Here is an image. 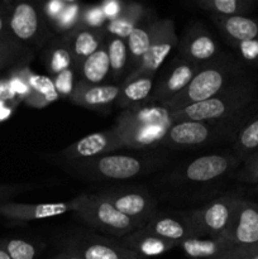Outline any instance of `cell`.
I'll list each match as a JSON object with an SVG mask.
<instances>
[{"mask_svg":"<svg viewBox=\"0 0 258 259\" xmlns=\"http://www.w3.org/2000/svg\"><path fill=\"white\" fill-rule=\"evenodd\" d=\"M177 247L192 259H215L235 245L225 235H222L217 238H189Z\"/></svg>","mask_w":258,"mask_h":259,"instance_id":"26","label":"cell"},{"mask_svg":"<svg viewBox=\"0 0 258 259\" xmlns=\"http://www.w3.org/2000/svg\"><path fill=\"white\" fill-rule=\"evenodd\" d=\"M73 171L90 179L129 180L151 168L153 159L133 154L110 153L82 161H72Z\"/></svg>","mask_w":258,"mask_h":259,"instance_id":"6","label":"cell"},{"mask_svg":"<svg viewBox=\"0 0 258 259\" xmlns=\"http://www.w3.org/2000/svg\"><path fill=\"white\" fill-rule=\"evenodd\" d=\"M75 209L73 200L68 202H53V204H19L5 202L0 205V217L15 222H30V220L48 219L60 217Z\"/></svg>","mask_w":258,"mask_h":259,"instance_id":"19","label":"cell"},{"mask_svg":"<svg viewBox=\"0 0 258 259\" xmlns=\"http://www.w3.org/2000/svg\"><path fill=\"white\" fill-rule=\"evenodd\" d=\"M234 166L235 159L232 156L207 154L194 159L175 172V177L189 182H210L224 176Z\"/></svg>","mask_w":258,"mask_h":259,"instance_id":"14","label":"cell"},{"mask_svg":"<svg viewBox=\"0 0 258 259\" xmlns=\"http://www.w3.org/2000/svg\"><path fill=\"white\" fill-rule=\"evenodd\" d=\"M52 80L60 98L70 99L71 95L73 94V91H75L76 85H77L78 82L76 68L72 67L68 68V70L62 71V72L58 73V75L53 76Z\"/></svg>","mask_w":258,"mask_h":259,"instance_id":"36","label":"cell"},{"mask_svg":"<svg viewBox=\"0 0 258 259\" xmlns=\"http://www.w3.org/2000/svg\"><path fill=\"white\" fill-rule=\"evenodd\" d=\"M211 20L220 34L230 45L258 39V20L245 15L234 17H217L211 15Z\"/></svg>","mask_w":258,"mask_h":259,"instance_id":"21","label":"cell"},{"mask_svg":"<svg viewBox=\"0 0 258 259\" xmlns=\"http://www.w3.org/2000/svg\"><path fill=\"white\" fill-rule=\"evenodd\" d=\"M120 244L136 253L138 257H156L177 247L176 243L149 234L143 229H138L131 234L124 235L123 238H120Z\"/></svg>","mask_w":258,"mask_h":259,"instance_id":"24","label":"cell"},{"mask_svg":"<svg viewBox=\"0 0 258 259\" xmlns=\"http://www.w3.org/2000/svg\"><path fill=\"white\" fill-rule=\"evenodd\" d=\"M200 9L217 17H234L252 12L253 2L249 0H199Z\"/></svg>","mask_w":258,"mask_h":259,"instance_id":"32","label":"cell"},{"mask_svg":"<svg viewBox=\"0 0 258 259\" xmlns=\"http://www.w3.org/2000/svg\"><path fill=\"white\" fill-rule=\"evenodd\" d=\"M32 57V50L13 37L9 30L0 34V70L27 65Z\"/></svg>","mask_w":258,"mask_h":259,"instance_id":"30","label":"cell"},{"mask_svg":"<svg viewBox=\"0 0 258 259\" xmlns=\"http://www.w3.org/2000/svg\"><path fill=\"white\" fill-rule=\"evenodd\" d=\"M240 67L232 58H217L202 65L191 82L175 98L163 104L169 111H177L192 104L201 103L212 98L228 86L240 81Z\"/></svg>","mask_w":258,"mask_h":259,"instance_id":"2","label":"cell"},{"mask_svg":"<svg viewBox=\"0 0 258 259\" xmlns=\"http://www.w3.org/2000/svg\"><path fill=\"white\" fill-rule=\"evenodd\" d=\"M172 124L168 109L159 104H146L121 111L113 128L125 148L146 149L161 146Z\"/></svg>","mask_w":258,"mask_h":259,"instance_id":"1","label":"cell"},{"mask_svg":"<svg viewBox=\"0 0 258 259\" xmlns=\"http://www.w3.org/2000/svg\"><path fill=\"white\" fill-rule=\"evenodd\" d=\"M235 152L238 156H252L258 149V115L253 118L247 125L239 129L235 138Z\"/></svg>","mask_w":258,"mask_h":259,"instance_id":"34","label":"cell"},{"mask_svg":"<svg viewBox=\"0 0 258 259\" xmlns=\"http://www.w3.org/2000/svg\"><path fill=\"white\" fill-rule=\"evenodd\" d=\"M247 259H258V253H255V254L250 255V257H248Z\"/></svg>","mask_w":258,"mask_h":259,"instance_id":"46","label":"cell"},{"mask_svg":"<svg viewBox=\"0 0 258 259\" xmlns=\"http://www.w3.org/2000/svg\"><path fill=\"white\" fill-rule=\"evenodd\" d=\"M62 37L67 42L71 55L75 61V66L77 67L85 58L95 53L103 46L106 33L104 29H93V28L80 25L75 30Z\"/></svg>","mask_w":258,"mask_h":259,"instance_id":"22","label":"cell"},{"mask_svg":"<svg viewBox=\"0 0 258 259\" xmlns=\"http://www.w3.org/2000/svg\"><path fill=\"white\" fill-rule=\"evenodd\" d=\"M13 4L8 2H0V34L9 30V20L12 15Z\"/></svg>","mask_w":258,"mask_h":259,"instance_id":"42","label":"cell"},{"mask_svg":"<svg viewBox=\"0 0 258 259\" xmlns=\"http://www.w3.org/2000/svg\"><path fill=\"white\" fill-rule=\"evenodd\" d=\"M179 57L196 63L206 65L220 57L219 46L204 24L199 22L192 23L186 28L184 35L177 45Z\"/></svg>","mask_w":258,"mask_h":259,"instance_id":"10","label":"cell"},{"mask_svg":"<svg viewBox=\"0 0 258 259\" xmlns=\"http://www.w3.org/2000/svg\"><path fill=\"white\" fill-rule=\"evenodd\" d=\"M100 7L103 9L104 15L106 17L108 22L114 20L121 14L125 7V2H120V0H105V2L100 3Z\"/></svg>","mask_w":258,"mask_h":259,"instance_id":"40","label":"cell"},{"mask_svg":"<svg viewBox=\"0 0 258 259\" xmlns=\"http://www.w3.org/2000/svg\"><path fill=\"white\" fill-rule=\"evenodd\" d=\"M0 248L12 259H35L38 248L23 239H7L0 242Z\"/></svg>","mask_w":258,"mask_h":259,"instance_id":"35","label":"cell"},{"mask_svg":"<svg viewBox=\"0 0 258 259\" xmlns=\"http://www.w3.org/2000/svg\"><path fill=\"white\" fill-rule=\"evenodd\" d=\"M108 23V19L104 15L100 4L83 5L82 18H81V25L93 29H104Z\"/></svg>","mask_w":258,"mask_h":259,"instance_id":"37","label":"cell"},{"mask_svg":"<svg viewBox=\"0 0 258 259\" xmlns=\"http://www.w3.org/2000/svg\"><path fill=\"white\" fill-rule=\"evenodd\" d=\"M121 148H125L124 143L114 128H111L109 131L96 132L83 137L82 139L61 151L60 154L72 162L110 154Z\"/></svg>","mask_w":258,"mask_h":259,"instance_id":"13","label":"cell"},{"mask_svg":"<svg viewBox=\"0 0 258 259\" xmlns=\"http://www.w3.org/2000/svg\"><path fill=\"white\" fill-rule=\"evenodd\" d=\"M233 47L237 50L240 57L250 65H258V39L250 42L235 43Z\"/></svg>","mask_w":258,"mask_h":259,"instance_id":"38","label":"cell"},{"mask_svg":"<svg viewBox=\"0 0 258 259\" xmlns=\"http://www.w3.org/2000/svg\"><path fill=\"white\" fill-rule=\"evenodd\" d=\"M253 86L248 81H238L219 94L201 103L172 111L174 121L223 120L242 113L252 100Z\"/></svg>","mask_w":258,"mask_h":259,"instance_id":"3","label":"cell"},{"mask_svg":"<svg viewBox=\"0 0 258 259\" xmlns=\"http://www.w3.org/2000/svg\"><path fill=\"white\" fill-rule=\"evenodd\" d=\"M243 179L250 182H258V153H253L248 158L247 167L243 172Z\"/></svg>","mask_w":258,"mask_h":259,"instance_id":"41","label":"cell"},{"mask_svg":"<svg viewBox=\"0 0 258 259\" xmlns=\"http://www.w3.org/2000/svg\"><path fill=\"white\" fill-rule=\"evenodd\" d=\"M0 259H12V258H10L9 255H8L7 252H4V250H3L2 248H0Z\"/></svg>","mask_w":258,"mask_h":259,"instance_id":"45","label":"cell"},{"mask_svg":"<svg viewBox=\"0 0 258 259\" xmlns=\"http://www.w3.org/2000/svg\"><path fill=\"white\" fill-rule=\"evenodd\" d=\"M70 248L83 259H139L136 253L126 249L120 243L96 235L76 237Z\"/></svg>","mask_w":258,"mask_h":259,"instance_id":"18","label":"cell"},{"mask_svg":"<svg viewBox=\"0 0 258 259\" xmlns=\"http://www.w3.org/2000/svg\"><path fill=\"white\" fill-rule=\"evenodd\" d=\"M104 43L108 50L109 61H110V80L118 81L126 72L129 65L128 45L125 39L108 34Z\"/></svg>","mask_w":258,"mask_h":259,"instance_id":"31","label":"cell"},{"mask_svg":"<svg viewBox=\"0 0 258 259\" xmlns=\"http://www.w3.org/2000/svg\"><path fill=\"white\" fill-rule=\"evenodd\" d=\"M158 19L159 18H157L148 9L143 19L134 28V30L126 39L129 51V67H131L129 68V75L139 67L142 60L146 56L149 45L152 42V38L154 35V32H156Z\"/></svg>","mask_w":258,"mask_h":259,"instance_id":"20","label":"cell"},{"mask_svg":"<svg viewBox=\"0 0 258 259\" xmlns=\"http://www.w3.org/2000/svg\"><path fill=\"white\" fill-rule=\"evenodd\" d=\"M147 12H148V8L144 7L143 4L136 2H125V7L121 14L114 20L106 23L104 30L108 35L126 40L134 28L143 19Z\"/></svg>","mask_w":258,"mask_h":259,"instance_id":"28","label":"cell"},{"mask_svg":"<svg viewBox=\"0 0 258 259\" xmlns=\"http://www.w3.org/2000/svg\"><path fill=\"white\" fill-rule=\"evenodd\" d=\"M3 195H4V192H2V190H0V200H2V197H3Z\"/></svg>","mask_w":258,"mask_h":259,"instance_id":"47","label":"cell"},{"mask_svg":"<svg viewBox=\"0 0 258 259\" xmlns=\"http://www.w3.org/2000/svg\"><path fill=\"white\" fill-rule=\"evenodd\" d=\"M78 81L88 85H104L110 78V61L105 43L76 67Z\"/></svg>","mask_w":258,"mask_h":259,"instance_id":"25","label":"cell"},{"mask_svg":"<svg viewBox=\"0 0 258 259\" xmlns=\"http://www.w3.org/2000/svg\"><path fill=\"white\" fill-rule=\"evenodd\" d=\"M154 89V76H137L121 82L115 105L123 110L136 109L148 103Z\"/></svg>","mask_w":258,"mask_h":259,"instance_id":"23","label":"cell"},{"mask_svg":"<svg viewBox=\"0 0 258 259\" xmlns=\"http://www.w3.org/2000/svg\"><path fill=\"white\" fill-rule=\"evenodd\" d=\"M142 229L164 240L176 243L177 245L189 238H196L187 215L176 212L156 214Z\"/></svg>","mask_w":258,"mask_h":259,"instance_id":"17","label":"cell"},{"mask_svg":"<svg viewBox=\"0 0 258 259\" xmlns=\"http://www.w3.org/2000/svg\"><path fill=\"white\" fill-rule=\"evenodd\" d=\"M53 259H83V258L81 257L77 252H75L73 249L68 248L67 250L60 253V254H57Z\"/></svg>","mask_w":258,"mask_h":259,"instance_id":"44","label":"cell"},{"mask_svg":"<svg viewBox=\"0 0 258 259\" xmlns=\"http://www.w3.org/2000/svg\"><path fill=\"white\" fill-rule=\"evenodd\" d=\"M73 212L81 220L90 227L114 237L123 238L124 235L142 229L138 223L121 214L100 194H82L73 199Z\"/></svg>","mask_w":258,"mask_h":259,"instance_id":"5","label":"cell"},{"mask_svg":"<svg viewBox=\"0 0 258 259\" xmlns=\"http://www.w3.org/2000/svg\"><path fill=\"white\" fill-rule=\"evenodd\" d=\"M225 237L233 245L252 247L258 245V206L239 200L232 225Z\"/></svg>","mask_w":258,"mask_h":259,"instance_id":"16","label":"cell"},{"mask_svg":"<svg viewBox=\"0 0 258 259\" xmlns=\"http://www.w3.org/2000/svg\"><path fill=\"white\" fill-rule=\"evenodd\" d=\"M42 51L43 63L52 77L68 68H76L70 47L62 35H55Z\"/></svg>","mask_w":258,"mask_h":259,"instance_id":"27","label":"cell"},{"mask_svg":"<svg viewBox=\"0 0 258 259\" xmlns=\"http://www.w3.org/2000/svg\"><path fill=\"white\" fill-rule=\"evenodd\" d=\"M201 66L196 63L189 62L181 57H175L169 62L166 70L162 73L158 82L154 85L153 93L149 98L147 104H159L163 105L164 103L171 100L176 95H179L194 78L200 71Z\"/></svg>","mask_w":258,"mask_h":259,"instance_id":"12","label":"cell"},{"mask_svg":"<svg viewBox=\"0 0 258 259\" xmlns=\"http://www.w3.org/2000/svg\"><path fill=\"white\" fill-rule=\"evenodd\" d=\"M101 196L114 205L116 210L142 228L157 214V202L143 189H118L101 192Z\"/></svg>","mask_w":258,"mask_h":259,"instance_id":"11","label":"cell"},{"mask_svg":"<svg viewBox=\"0 0 258 259\" xmlns=\"http://www.w3.org/2000/svg\"><path fill=\"white\" fill-rule=\"evenodd\" d=\"M66 7V0H48V2L43 3L42 4V12L43 15L47 19L48 24H52L60 14L62 13V10Z\"/></svg>","mask_w":258,"mask_h":259,"instance_id":"39","label":"cell"},{"mask_svg":"<svg viewBox=\"0 0 258 259\" xmlns=\"http://www.w3.org/2000/svg\"><path fill=\"white\" fill-rule=\"evenodd\" d=\"M17 104L9 100H0V121L5 120L10 116Z\"/></svg>","mask_w":258,"mask_h":259,"instance_id":"43","label":"cell"},{"mask_svg":"<svg viewBox=\"0 0 258 259\" xmlns=\"http://www.w3.org/2000/svg\"><path fill=\"white\" fill-rule=\"evenodd\" d=\"M121 83L88 85L78 81L75 91L68 100L72 104L98 113H109L116 103Z\"/></svg>","mask_w":258,"mask_h":259,"instance_id":"15","label":"cell"},{"mask_svg":"<svg viewBox=\"0 0 258 259\" xmlns=\"http://www.w3.org/2000/svg\"><path fill=\"white\" fill-rule=\"evenodd\" d=\"M28 85H29V95L24 103L33 108H46L60 99L57 90L55 88L52 77L37 75L29 70L28 72Z\"/></svg>","mask_w":258,"mask_h":259,"instance_id":"29","label":"cell"},{"mask_svg":"<svg viewBox=\"0 0 258 259\" xmlns=\"http://www.w3.org/2000/svg\"><path fill=\"white\" fill-rule=\"evenodd\" d=\"M179 45V37L175 30V24L172 19H158L152 42L149 45L146 56L142 60L141 65L134 72L126 76L137 77V76H154L159 70L169 53Z\"/></svg>","mask_w":258,"mask_h":259,"instance_id":"9","label":"cell"},{"mask_svg":"<svg viewBox=\"0 0 258 259\" xmlns=\"http://www.w3.org/2000/svg\"><path fill=\"white\" fill-rule=\"evenodd\" d=\"M9 32L23 45L43 50L55 37L52 28L43 15L42 4L20 2L13 5Z\"/></svg>","mask_w":258,"mask_h":259,"instance_id":"7","label":"cell"},{"mask_svg":"<svg viewBox=\"0 0 258 259\" xmlns=\"http://www.w3.org/2000/svg\"><path fill=\"white\" fill-rule=\"evenodd\" d=\"M244 111L223 120L174 121L161 146L168 148H195L217 143L225 138H234L242 124Z\"/></svg>","mask_w":258,"mask_h":259,"instance_id":"4","label":"cell"},{"mask_svg":"<svg viewBox=\"0 0 258 259\" xmlns=\"http://www.w3.org/2000/svg\"><path fill=\"white\" fill-rule=\"evenodd\" d=\"M238 204V197L227 195L187 214L196 238H217L224 235L232 225Z\"/></svg>","mask_w":258,"mask_h":259,"instance_id":"8","label":"cell"},{"mask_svg":"<svg viewBox=\"0 0 258 259\" xmlns=\"http://www.w3.org/2000/svg\"><path fill=\"white\" fill-rule=\"evenodd\" d=\"M83 4L72 0H66V7L60 17L51 24L53 33L58 35H66L81 25Z\"/></svg>","mask_w":258,"mask_h":259,"instance_id":"33","label":"cell"}]
</instances>
